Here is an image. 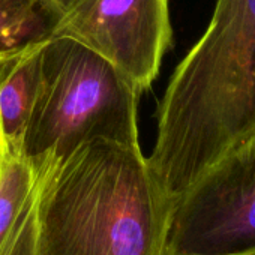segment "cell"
Instances as JSON below:
<instances>
[{
    "instance_id": "9c48e42d",
    "label": "cell",
    "mask_w": 255,
    "mask_h": 255,
    "mask_svg": "<svg viewBox=\"0 0 255 255\" xmlns=\"http://www.w3.org/2000/svg\"><path fill=\"white\" fill-rule=\"evenodd\" d=\"M0 153H2V147H0Z\"/></svg>"
},
{
    "instance_id": "6da1fadb",
    "label": "cell",
    "mask_w": 255,
    "mask_h": 255,
    "mask_svg": "<svg viewBox=\"0 0 255 255\" xmlns=\"http://www.w3.org/2000/svg\"><path fill=\"white\" fill-rule=\"evenodd\" d=\"M156 110L146 159L173 204L255 132V0H216L206 32L176 66Z\"/></svg>"
},
{
    "instance_id": "52a82bcc",
    "label": "cell",
    "mask_w": 255,
    "mask_h": 255,
    "mask_svg": "<svg viewBox=\"0 0 255 255\" xmlns=\"http://www.w3.org/2000/svg\"><path fill=\"white\" fill-rule=\"evenodd\" d=\"M42 42L0 56V146L11 153L21 152L38 98Z\"/></svg>"
},
{
    "instance_id": "5b68a950",
    "label": "cell",
    "mask_w": 255,
    "mask_h": 255,
    "mask_svg": "<svg viewBox=\"0 0 255 255\" xmlns=\"http://www.w3.org/2000/svg\"><path fill=\"white\" fill-rule=\"evenodd\" d=\"M60 21L54 36L89 47L141 93L159 75L173 47L170 0H51Z\"/></svg>"
},
{
    "instance_id": "8992f818",
    "label": "cell",
    "mask_w": 255,
    "mask_h": 255,
    "mask_svg": "<svg viewBox=\"0 0 255 255\" xmlns=\"http://www.w3.org/2000/svg\"><path fill=\"white\" fill-rule=\"evenodd\" d=\"M2 147V146H0ZM38 177L21 155L0 153V255H38Z\"/></svg>"
},
{
    "instance_id": "277c9868",
    "label": "cell",
    "mask_w": 255,
    "mask_h": 255,
    "mask_svg": "<svg viewBox=\"0 0 255 255\" xmlns=\"http://www.w3.org/2000/svg\"><path fill=\"white\" fill-rule=\"evenodd\" d=\"M164 255H255V132L173 201Z\"/></svg>"
},
{
    "instance_id": "3957f363",
    "label": "cell",
    "mask_w": 255,
    "mask_h": 255,
    "mask_svg": "<svg viewBox=\"0 0 255 255\" xmlns=\"http://www.w3.org/2000/svg\"><path fill=\"white\" fill-rule=\"evenodd\" d=\"M141 95L89 47L68 36H51L41 45L39 90L20 155L38 171L90 140L140 144Z\"/></svg>"
},
{
    "instance_id": "7a4b0ae2",
    "label": "cell",
    "mask_w": 255,
    "mask_h": 255,
    "mask_svg": "<svg viewBox=\"0 0 255 255\" xmlns=\"http://www.w3.org/2000/svg\"><path fill=\"white\" fill-rule=\"evenodd\" d=\"M38 177V255H164L171 203L140 144L96 138Z\"/></svg>"
},
{
    "instance_id": "ba28073f",
    "label": "cell",
    "mask_w": 255,
    "mask_h": 255,
    "mask_svg": "<svg viewBox=\"0 0 255 255\" xmlns=\"http://www.w3.org/2000/svg\"><path fill=\"white\" fill-rule=\"evenodd\" d=\"M59 21L51 0H0V56L54 36Z\"/></svg>"
}]
</instances>
